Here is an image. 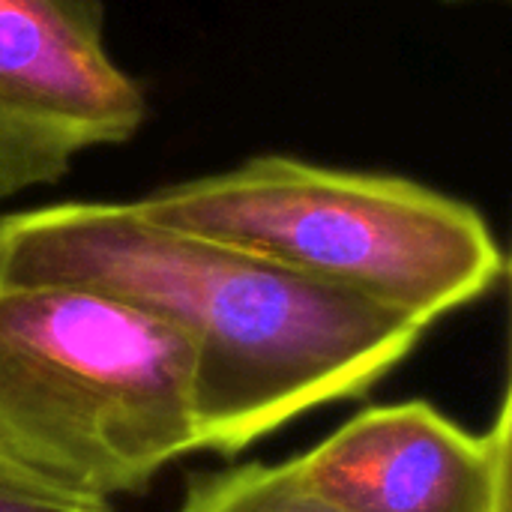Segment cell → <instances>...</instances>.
<instances>
[{
    "label": "cell",
    "mask_w": 512,
    "mask_h": 512,
    "mask_svg": "<svg viewBox=\"0 0 512 512\" xmlns=\"http://www.w3.org/2000/svg\"><path fill=\"white\" fill-rule=\"evenodd\" d=\"M288 462L345 512H512V390L480 435L414 399L372 405Z\"/></svg>",
    "instance_id": "obj_5"
},
{
    "label": "cell",
    "mask_w": 512,
    "mask_h": 512,
    "mask_svg": "<svg viewBox=\"0 0 512 512\" xmlns=\"http://www.w3.org/2000/svg\"><path fill=\"white\" fill-rule=\"evenodd\" d=\"M144 120L102 0H0V198L60 183L75 156L132 141Z\"/></svg>",
    "instance_id": "obj_4"
},
{
    "label": "cell",
    "mask_w": 512,
    "mask_h": 512,
    "mask_svg": "<svg viewBox=\"0 0 512 512\" xmlns=\"http://www.w3.org/2000/svg\"><path fill=\"white\" fill-rule=\"evenodd\" d=\"M201 453L189 342L114 297L0 288V462L111 504Z\"/></svg>",
    "instance_id": "obj_3"
},
{
    "label": "cell",
    "mask_w": 512,
    "mask_h": 512,
    "mask_svg": "<svg viewBox=\"0 0 512 512\" xmlns=\"http://www.w3.org/2000/svg\"><path fill=\"white\" fill-rule=\"evenodd\" d=\"M66 285L129 303L192 348L201 450L237 456L291 420L369 393L423 327L234 246L63 201L0 216V288Z\"/></svg>",
    "instance_id": "obj_1"
},
{
    "label": "cell",
    "mask_w": 512,
    "mask_h": 512,
    "mask_svg": "<svg viewBox=\"0 0 512 512\" xmlns=\"http://www.w3.org/2000/svg\"><path fill=\"white\" fill-rule=\"evenodd\" d=\"M132 204L150 222L234 246L423 330L507 276L477 207L396 174L270 153Z\"/></svg>",
    "instance_id": "obj_2"
},
{
    "label": "cell",
    "mask_w": 512,
    "mask_h": 512,
    "mask_svg": "<svg viewBox=\"0 0 512 512\" xmlns=\"http://www.w3.org/2000/svg\"><path fill=\"white\" fill-rule=\"evenodd\" d=\"M450 3H456V0H450Z\"/></svg>",
    "instance_id": "obj_8"
},
{
    "label": "cell",
    "mask_w": 512,
    "mask_h": 512,
    "mask_svg": "<svg viewBox=\"0 0 512 512\" xmlns=\"http://www.w3.org/2000/svg\"><path fill=\"white\" fill-rule=\"evenodd\" d=\"M0 512H114V507L57 492L0 462Z\"/></svg>",
    "instance_id": "obj_7"
},
{
    "label": "cell",
    "mask_w": 512,
    "mask_h": 512,
    "mask_svg": "<svg viewBox=\"0 0 512 512\" xmlns=\"http://www.w3.org/2000/svg\"><path fill=\"white\" fill-rule=\"evenodd\" d=\"M174 512H345L300 483L291 462H249L186 480Z\"/></svg>",
    "instance_id": "obj_6"
}]
</instances>
